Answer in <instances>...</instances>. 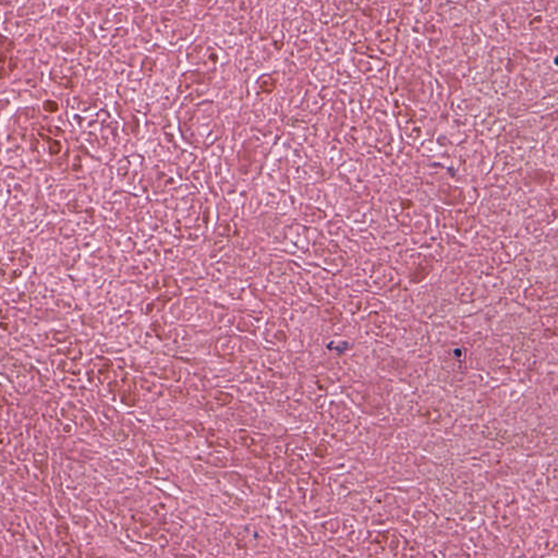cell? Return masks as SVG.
<instances>
[{
  "label": "cell",
  "mask_w": 558,
  "mask_h": 558,
  "mask_svg": "<svg viewBox=\"0 0 558 558\" xmlns=\"http://www.w3.org/2000/svg\"><path fill=\"white\" fill-rule=\"evenodd\" d=\"M43 108L48 114H55L59 110V104L56 100H47L43 103Z\"/></svg>",
  "instance_id": "3957f363"
},
{
  "label": "cell",
  "mask_w": 558,
  "mask_h": 558,
  "mask_svg": "<svg viewBox=\"0 0 558 558\" xmlns=\"http://www.w3.org/2000/svg\"><path fill=\"white\" fill-rule=\"evenodd\" d=\"M16 50L15 42L0 34V80L8 78L17 69L18 62L12 52Z\"/></svg>",
  "instance_id": "6da1fadb"
},
{
  "label": "cell",
  "mask_w": 558,
  "mask_h": 558,
  "mask_svg": "<svg viewBox=\"0 0 558 558\" xmlns=\"http://www.w3.org/2000/svg\"><path fill=\"white\" fill-rule=\"evenodd\" d=\"M40 136H41L42 140L47 144L48 151H50V154L54 155V156L60 154L62 150V145L59 141L52 138V136H47V134H42V132H40Z\"/></svg>",
  "instance_id": "7a4b0ae2"
}]
</instances>
